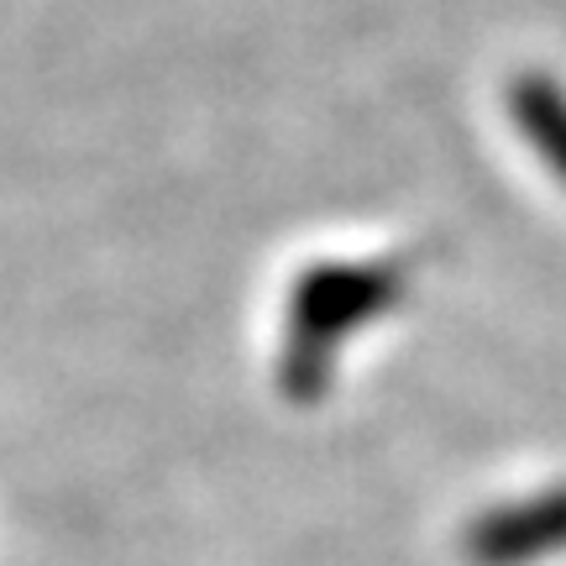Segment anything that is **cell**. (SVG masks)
Returning a JSON list of instances; mask_svg holds the SVG:
<instances>
[{
  "label": "cell",
  "instance_id": "1",
  "mask_svg": "<svg viewBox=\"0 0 566 566\" xmlns=\"http://www.w3.org/2000/svg\"><path fill=\"white\" fill-rule=\"evenodd\" d=\"M514 116L525 126L535 147L546 153V163L556 174H566V101L551 84H520L514 90Z\"/></svg>",
  "mask_w": 566,
  "mask_h": 566
}]
</instances>
